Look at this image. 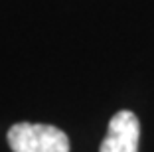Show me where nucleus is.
<instances>
[{
    "mask_svg": "<svg viewBox=\"0 0 154 152\" xmlns=\"http://www.w3.org/2000/svg\"><path fill=\"white\" fill-rule=\"evenodd\" d=\"M140 123L132 111H119L113 115L107 129V136L99 146V152H138Z\"/></svg>",
    "mask_w": 154,
    "mask_h": 152,
    "instance_id": "f03ea898",
    "label": "nucleus"
},
{
    "mask_svg": "<svg viewBox=\"0 0 154 152\" xmlns=\"http://www.w3.org/2000/svg\"><path fill=\"white\" fill-rule=\"evenodd\" d=\"M12 152H69L67 134L42 123H16L8 130Z\"/></svg>",
    "mask_w": 154,
    "mask_h": 152,
    "instance_id": "f257e3e1",
    "label": "nucleus"
}]
</instances>
